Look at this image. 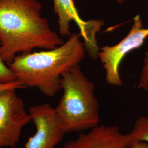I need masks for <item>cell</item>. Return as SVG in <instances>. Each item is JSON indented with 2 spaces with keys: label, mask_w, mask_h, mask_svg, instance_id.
<instances>
[{
  "label": "cell",
  "mask_w": 148,
  "mask_h": 148,
  "mask_svg": "<svg viewBox=\"0 0 148 148\" xmlns=\"http://www.w3.org/2000/svg\"><path fill=\"white\" fill-rule=\"evenodd\" d=\"M41 10L37 0H0V53L6 63L19 54L52 49L64 42Z\"/></svg>",
  "instance_id": "obj_1"
},
{
  "label": "cell",
  "mask_w": 148,
  "mask_h": 148,
  "mask_svg": "<svg viewBox=\"0 0 148 148\" xmlns=\"http://www.w3.org/2000/svg\"><path fill=\"white\" fill-rule=\"evenodd\" d=\"M81 37L79 34H71L57 47L19 54L7 65L25 87L37 88L43 95L52 97L62 90V75L79 65L85 57Z\"/></svg>",
  "instance_id": "obj_2"
},
{
  "label": "cell",
  "mask_w": 148,
  "mask_h": 148,
  "mask_svg": "<svg viewBox=\"0 0 148 148\" xmlns=\"http://www.w3.org/2000/svg\"><path fill=\"white\" fill-rule=\"evenodd\" d=\"M61 86L63 94L55 109L64 132H80L99 125V104L95 94V86L79 65L62 75Z\"/></svg>",
  "instance_id": "obj_3"
},
{
  "label": "cell",
  "mask_w": 148,
  "mask_h": 148,
  "mask_svg": "<svg viewBox=\"0 0 148 148\" xmlns=\"http://www.w3.org/2000/svg\"><path fill=\"white\" fill-rule=\"evenodd\" d=\"M148 38V28L143 27L139 15L133 19V24L127 36L116 45L104 46L99 48L98 57L106 72V81L109 85L121 86L122 81L120 74L121 62L127 54L140 47Z\"/></svg>",
  "instance_id": "obj_4"
},
{
  "label": "cell",
  "mask_w": 148,
  "mask_h": 148,
  "mask_svg": "<svg viewBox=\"0 0 148 148\" xmlns=\"http://www.w3.org/2000/svg\"><path fill=\"white\" fill-rule=\"evenodd\" d=\"M16 90L0 92V148H16L22 130L32 121Z\"/></svg>",
  "instance_id": "obj_5"
},
{
  "label": "cell",
  "mask_w": 148,
  "mask_h": 148,
  "mask_svg": "<svg viewBox=\"0 0 148 148\" xmlns=\"http://www.w3.org/2000/svg\"><path fill=\"white\" fill-rule=\"evenodd\" d=\"M53 8L58 18L59 32L63 37L69 36L70 23L75 22L79 30V35L84 40L86 52L91 58L98 57L99 51L97 40V34L104 25L101 20H84L79 14L73 0H53Z\"/></svg>",
  "instance_id": "obj_6"
},
{
  "label": "cell",
  "mask_w": 148,
  "mask_h": 148,
  "mask_svg": "<svg viewBox=\"0 0 148 148\" xmlns=\"http://www.w3.org/2000/svg\"><path fill=\"white\" fill-rule=\"evenodd\" d=\"M29 114L36 131L25 148H55L65 134L56 109L48 103L41 104L30 107Z\"/></svg>",
  "instance_id": "obj_7"
},
{
  "label": "cell",
  "mask_w": 148,
  "mask_h": 148,
  "mask_svg": "<svg viewBox=\"0 0 148 148\" xmlns=\"http://www.w3.org/2000/svg\"><path fill=\"white\" fill-rule=\"evenodd\" d=\"M130 142L128 133H123L119 127L99 125L60 148H127Z\"/></svg>",
  "instance_id": "obj_8"
},
{
  "label": "cell",
  "mask_w": 148,
  "mask_h": 148,
  "mask_svg": "<svg viewBox=\"0 0 148 148\" xmlns=\"http://www.w3.org/2000/svg\"><path fill=\"white\" fill-rule=\"evenodd\" d=\"M130 141H142L148 143V117H139L131 132L128 133Z\"/></svg>",
  "instance_id": "obj_9"
},
{
  "label": "cell",
  "mask_w": 148,
  "mask_h": 148,
  "mask_svg": "<svg viewBox=\"0 0 148 148\" xmlns=\"http://www.w3.org/2000/svg\"><path fill=\"white\" fill-rule=\"evenodd\" d=\"M1 52V42H0ZM16 79V75L11 70L7 64L1 58L0 53V84L11 82Z\"/></svg>",
  "instance_id": "obj_10"
},
{
  "label": "cell",
  "mask_w": 148,
  "mask_h": 148,
  "mask_svg": "<svg viewBox=\"0 0 148 148\" xmlns=\"http://www.w3.org/2000/svg\"><path fill=\"white\" fill-rule=\"evenodd\" d=\"M144 64L139 79L138 88L148 91V51L145 54Z\"/></svg>",
  "instance_id": "obj_11"
},
{
  "label": "cell",
  "mask_w": 148,
  "mask_h": 148,
  "mask_svg": "<svg viewBox=\"0 0 148 148\" xmlns=\"http://www.w3.org/2000/svg\"><path fill=\"white\" fill-rule=\"evenodd\" d=\"M25 87L21 82L19 81L18 80L16 79L15 81L11 82L0 84V92L4 90H9V89L16 90L18 89L23 88Z\"/></svg>",
  "instance_id": "obj_12"
},
{
  "label": "cell",
  "mask_w": 148,
  "mask_h": 148,
  "mask_svg": "<svg viewBox=\"0 0 148 148\" xmlns=\"http://www.w3.org/2000/svg\"><path fill=\"white\" fill-rule=\"evenodd\" d=\"M127 148H148V143L142 141H130Z\"/></svg>",
  "instance_id": "obj_13"
},
{
  "label": "cell",
  "mask_w": 148,
  "mask_h": 148,
  "mask_svg": "<svg viewBox=\"0 0 148 148\" xmlns=\"http://www.w3.org/2000/svg\"><path fill=\"white\" fill-rule=\"evenodd\" d=\"M115 1L117 3H118L119 4H120V5L123 4L125 1V0H115Z\"/></svg>",
  "instance_id": "obj_14"
}]
</instances>
